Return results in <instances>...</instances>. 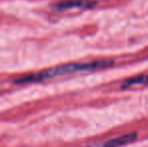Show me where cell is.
<instances>
[{
  "label": "cell",
  "instance_id": "obj_1",
  "mask_svg": "<svg viewBox=\"0 0 148 147\" xmlns=\"http://www.w3.org/2000/svg\"><path fill=\"white\" fill-rule=\"evenodd\" d=\"M114 65L113 59H99V61L87 62V63H71L66 65L47 69L39 73L26 75L15 79L13 83L15 84H31V83H39L49 79H53L57 77L66 76V75L78 73V72H92L98 70L111 68Z\"/></svg>",
  "mask_w": 148,
  "mask_h": 147
},
{
  "label": "cell",
  "instance_id": "obj_2",
  "mask_svg": "<svg viewBox=\"0 0 148 147\" xmlns=\"http://www.w3.org/2000/svg\"><path fill=\"white\" fill-rule=\"evenodd\" d=\"M96 5V1L93 0H62L53 4V7L56 10H68L73 8L79 9H89Z\"/></svg>",
  "mask_w": 148,
  "mask_h": 147
},
{
  "label": "cell",
  "instance_id": "obj_3",
  "mask_svg": "<svg viewBox=\"0 0 148 147\" xmlns=\"http://www.w3.org/2000/svg\"><path fill=\"white\" fill-rule=\"evenodd\" d=\"M137 133H127L124 135H121L119 137L112 138L104 143L96 144V145H89V146H83V147H122L127 145L129 143H132L136 140Z\"/></svg>",
  "mask_w": 148,
  "mask_h": 147
},
{
  "label": "cell",
  "instance_id": "obj_4",
  "mask_svg": "<svg viewBox=\"0 0 148 147\" xmlns=\"http://www.w3.org/2000/svg\"><path fill=\"white\" fill-rule=\"evenodd\" d=\"M145 85H148V74L138 75V76L127 79L123 82L122 88L127 89L134 86H145Z\"/></svg>",
  "mask_w": 148,
  "mask_h": 147
}]
</instances>
